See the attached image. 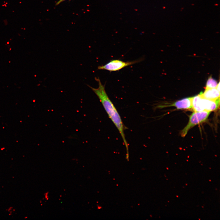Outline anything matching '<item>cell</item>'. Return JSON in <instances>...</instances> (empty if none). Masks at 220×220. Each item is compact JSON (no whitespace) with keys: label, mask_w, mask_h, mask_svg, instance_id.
I'll list each match as a JSON object with an SVG mask.
<instances>
[{"label":"cell","mask_w":220,"mask_h":220,"mask_svg":"<svg viewBox=\"0 0 220 220\" xmlns=\"http://www.w3.org/2000/svg\"><path fill=\"white\" fill-rule=\"evenodd\" d=\"M167 168V169H168H168Z\"/></svg>","instance_id":"11"},{"label":"cell","mask_w":220,"mask_h":220,"mask_svg":"<svg viewBox=\"0 0 220 220\" xmlns=\"http://www.w3.org/2000/svg\"><path fill=\"white\" fill-rule=\"evenodd\" d=\"M216 88L219 91H220V82H219L218 83V85H217V87Z\"/></svg>","instance_id":"10"},{"label":"cell","mask_w":220,"mask_h":220,"mask_svg":"<svg viewBox=\"0 0 220 220\" xmlns=\"http://www.w3.org/2000/svg\"><path fill=\"white\" fill-rule=\"evenodd\" d=\"M211 112L203 111L194 112L190 116L188 123L181 131V136L185 137L189 130L195 125L204 122L208 118Z\"/></svg>","instance_id":"3"},{"label":"cell","mask_w":220,"mask_h":220,"mask_svg":"<svg viewBox=\"0 0 220 220\" xmlns=\"http://www.w3.org/2000/svg\"><path fill=\"white\" fill-rule=\"evenodd\" d=\"M68 0H59L56 3L55 5L56 6H57L60 4L62 2H64V1Z\"/></svg>","instance_id":"8"},{"label":"cell","mask_w":220,"mask_h":220,"mask_svg":"<svg viewBox=\"0 0 220 220\" xmlns=\"http://www.w3.org/2000/svg\"><path fill=\"white\" fill-rule=\"evenodd\" d=\"M192 105L194 112L206 111L211 112L216 110L219 106V99L214 100L205 99L200 94L192 97Z\"/></svg>","instance_id":"2"},{"label":"cell","mask_w":220,"mask_h":220,"mask_svg":"<svg viewBox=\"0 0 220 220\" xmlns=\"http://www.w3.org/2000/svg\"><path fill=\"white\" fill-rule=\"evenodd\" d=\"M168 106H174L177 109H189L192 108V97L178 100Z\"/></svg>","instance_id":"5"},{"label":"cell","mask_w":220,"mask_h":220,"mask_svg":"<svg viewBox=\"0 0 220 220\" xmlns=\"http://www.w3.org/2000/svg\"><path fill=\"white\" fill-rule=\"evenodd\" d=\"M200 94L205 99L214 100L219 99L220 91L216 88L205 89L204 92Z\"/></svg>","instance_id":"6"},{"label":"cell","mask_w":220,"mask_h":220,"mask_svg":"<svg viewBox=\"0 0 220 220\" xmlns=\"http://www.w3.org/2000/svg\"><path fill=\"white\" fill-rule=\"evenodd\" d=\"M48 193L49 192H47L44 194L45 197L47 200H48L49 199Z\"/></svg>","instance_id":"9"},{"label":"cell","mask_w":220,"mask_h":220,"mask_svg":"<svg viewBox=\"0 0 220 220\" xmlns=\"http://www.w3.org/2000/svg\"><path fill=\"white\" fill-rule=\"evenodd\" d=\"M218 84L216 80L210 77L206 82L205 89L216 88Z\"/></svg>","instance_id":"7"},{"label":"cell","mask_w":220,"mask_h":220,"mask_svg":"<svg viewBox=\"0 0 220 220\" xmlns=\"http://www.w3.org/2000/svg\"><path fill=\"white\" fill-rule=\"evenodd\" d=\"M210 181H211V180H210Z\"/></svg>","instance_id":"12"},{"label":"cell","mask_w":220,"mask_h":220,"mask_svg":"<svg viewBox=\"0 0 220 220\" xmlns=\"http://www.w3.org/2000/svg\"><path fill=\"white\" fill-rule=\"evenodd\" d=\"M142 60V59L127 61L119 60H112L104 65L99 66L98 69L106 70L110 72L118 71L125 67L138 63Z\"/></svg>","instance_id":"4"},{"label":"cell","mask_w":220,"mask_h":220,"mask_svg":"<svg viewBox=\"0 0 220 220\" xmlns=\"http://www.w3.org/2000/svg\"><path fill=\"white\" fill-rule=\"evenodd\" d=\"M98 87L97 88L88 85L99 99L109 117L119 131L128 154V144L126 140L124 131L127 128L123 124L121 117L114 104L109 99L105 90V84H102L99 78H95Z\"/></svg>","instance_id":"1"}]
</instances>
